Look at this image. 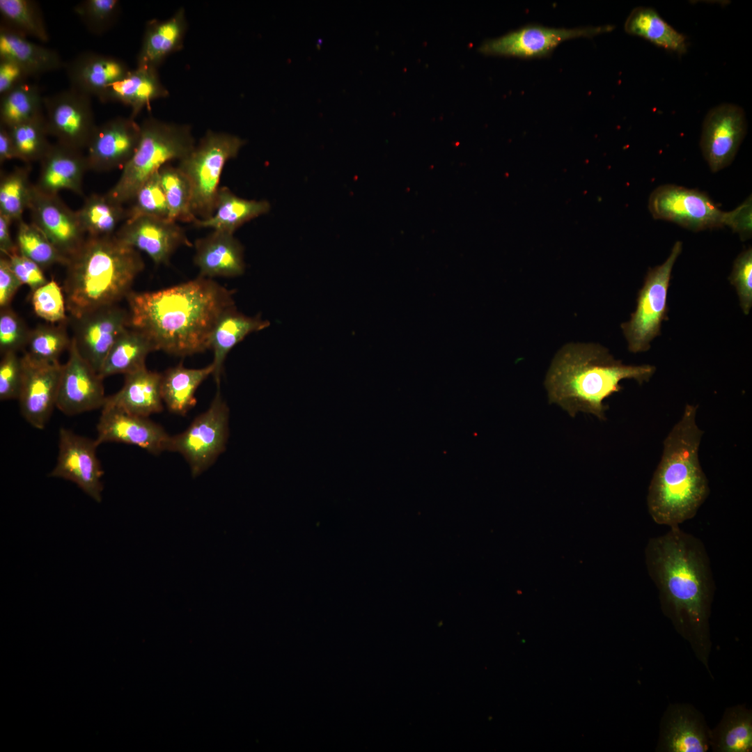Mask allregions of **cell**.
<instances>
[{
	"mask_svg": "<svg viewBox=\"0 0 752 752\" xmlns=\"http://www.w3.org/2000/svg\"><path fill=\"white\" fill-rule=\"evenodd\" d=\"M130 327L143 333L155 350L185 357L209 349L212 330L235 306L233 292L212 279L197 278L126 297Z\"/></svg>",
	"mask_w": 752,
	"mask_h": 752,
	"instance_id": "cell-1",
	"label": "cell"
},
{
	"mask_svg": "<svg viewBox=\"0 0 752 752\" xmlns=\"http://www.w3.org/2000/svg\"><path fill=\"white\" fill-rule=\"evenodd\" d=\"M645 556L664 613L698 646L700 657L705 660L714 583L704 545L679 526H673L650 539Z\"/></svg>",
	"mask_w": 752,
	"mask_h": 752,
	"instance_id": "cell-2",
	"label": "cell"
},
{
	"mask_svg": "<svg viewBox=\"0 0 752 752\" xmlns=\"http://www.w3.org/2000/svg\"><path fill=\"white\" fill-rule=\"evenodd\" d=\"M655 372L648 364L625 365L605 347L593 343H570L555 355L545 384L550 403H556L574 417L577 412L605 420L604 400L622 390V379L648 382Z\"/></svg>",
	"mask_w": 752,
	"mask_h": 752,
	"instance_id": "cell-3",
	"label": "cell"
},
{
	"mask_svg": "<svg viewBox=\"0 0 752 752\" xmlns=\"http://www.w3.org/2000/svg\"><path fill=\"white\" fill-rule=\"evenodd\" d=\"M697 409L686 405L664 441L661 457L649 485L648 512L660 525L677 526L693 518L710 492L698 456L703 431L696 423Z\"/></svg>",
	"mask_w": 752,
	"mask_h": 752,
	"instance_id": "cell-4",
	"label": "cell"
},
{
	"mask_svg": "<svg viewBox=\"0 0 752 752\" xmlns=\"http://www.w3.org/2000/svg\"><path fill=\"white\" fill-rule=\"evenodd\" d=\"M65 266L63 291L67 311L75 319L126 298L145 265L139 251L114 234L87 235Z\"/></svg>",
	"mask_w": 752,
	"mask_h": 752,
	"instance_id": "cell-5",
	"label": "cell"
},
{
	"mask_svg": "<svg viewBox=\"0 0 752 752\" xmlns=\"http://www.w3.org/2000/svg\"><path fill=\"white\" fill-rule=\"evenodd\" d=\"M140 126L138 147L123 168L117 182L107 193L122 205L132 201L140 187L163 166L172 160L182 159L196 146L189 125L149 118Z\"/></svg>",
	"mask_w": 752,
	"mask_h": 752,
	"instance_id": "cell-6",
	"label": "cell"
},
{
	"mask_svg": "<svg viewBox=\"0 0 752 752\" xmlns=\"http://www.w3.org/2000/svg\"><path fill=\"white\" fill-rule=\"evenodd\" d=\"M751 197L732 211L719 209L698 189L666 184L650 195L648 209L655 219L675 223L693 231L728 226L745 240L751 236Z\"/></svg>",
	"mask_w": 752,
	"mask_h": 752,
	"instance_id": "cell-7",
	"label": "cell"
},
{
	"mask_svg": "<svg viewBox=\"0 0 752 752\" xmlns=\"http://www.w3.org/2000/svg\"><path fill=\"white\" fill-rule=\"evenodd\" d=\"M245 141L239 136L208 131L178 167L188 179L192 194V210L198 219L211 217L215 211L219 181L226 162L235 158Z\"/></svg>",
	"mask_w": 752,
	"mask_h": 752,
	"instance_id": "cell-8",
	"label": "cell"
},
{
	"mask_svg": "<svg viewBox=\"0 0 752 752\" xmlns=\"http://www.w3.org/2000/svg\"><path fill=\"white\" fill-rule=\"evenodd\" d=\"M682 249V242L677 241L664 263L649 269L638 294L635 311L629 321L621 324L631 352L648 350L650 342L661 333L662 321L667 320V295L672 269Z\"/></svg>",
	"mask_w": 752,
	"mask_h": 752,
	"instance_id": "cell-9",
	"label": "cell"
},
{
	"mask_svg": "<svg viewBox=\"0 0 752 752\" xmlns=\"http://www.w3.org/2000/svg\"><path fill=\"white\" fill-rule=\"evenodd\" d=\"M228 420L229 409L218 389L208 409L182 432L171 436L168 451L182 455L194 476L201 474L225 451Z\"/></svg>",
	"mask_w": 752,
	"mask_h": 752,
	"instance_id": "cell-10",
	"label": "cell"
},
{
	"mask_svg": "<svg viewBox=\"0 0 752 752\" xmlns=\"http://www.w3.org/2000/svg\"><path fill=\"white\" fill-rule=\"evenodd\" d=\"M613 29L614 26L609 24L572 29L528 24L500 37L485 40L479 47V51L487 55L523 58L546 57L565 40L579 37L591 38Z\"/></svg>",
	"mask_w": 752,
	"mask_h": 752,
	"instance_id": "cell-11",
	"label": "cell"
},
{
	"mask_svg": "<svg viewBox=\"0 0 752 752\" xmlns=\"http://www.w3.org/2000/svg\"><path fill=\"white\" fill-rule=\"evenodd\" d=\"M49 135L57 143L82 150L97 127L91 96L72 88L44 97Z\"/></svg>",
	"mask_w": 752,
	"mask_h": 752,
	"instance_id": "cell-12",
	"label": "cell"
},
{
	"mask_svg": "<svg viewBox=\"0 0 752 752\" xmlns=\"http://www.w3.org/2000/svg\"><path fill=\"white\" fill-rule=\"evenodd\" d=\"M746 130L745 112L737 104H720L708 111L703 124L700 147L712 172H718L732 163Z\"/></svg>",
	"mask_w": 752,
	"mask_h": 752,
	"instance_id": "cell-13",
	"label": "cell"
},
{
	"mask_svg": "<svg viewBox=\"0 0 752 752\" xmlns=\"http://www.w3.org/2000/svg\"><path fill=\"white\" fill-rule=\"evenodd\" d=\"M97 446L95 439L61 428L57 461L49 476L75 483L90 497L100 502L104 472L96 453Z\"/></svg>",
	"mask_w": 752,
	"mask_h": 752,
	"instance_id": "cell-14",
	"label": "cell"
},
{
	"mask_svg": "<svg viewBox=\"0 0 752 752\" xmlns=\"http://www.w3.org/2000/svg\"><path fill=\"white\" fill-rule=\"evenodd\" d=\"M73 320L72 340L79 354L98 373L114 343L130 327L129 312L114 304Z\"/></svg>",
	"mask_w": 752,
	"mask_h": 752,
	"instance_id": "cell-15",
	"label": "cell"
},
{
	"mask_svg": "<svg viewBox=\"0 0 752 752\" xmlns=\"http://www.w3.org/2000/svg\"><path fill=\"white\" fill-rule=\"evenodd\" d=\"M28 210L31 223L66 259L84 241L86 233L77 211L67 206L58 194L44 193L33 185Z\"/></svg>",
	"mask_w": 752,
	"mask_h": 752,
	"instance_id": "cell-16",
	"label": "cell"
},
{
	"mask_svg": "<svg viewBox=\"0 0 752 752\" xmlns=\"http://www.w3.org/2000/svg\"><path fill=\"white\" fill-rule=\"evenodd\" d=\"M140 137L141 126L131 117H116L97 125L86 148L88 171L123 169L134 155Z\"/></svg>",
	"mask_w": 752,
	"mask_h": 752,
	"instance_id": "cell-17",
	"label": "cell"
},
{
	"mask_svg": "<svg viewBox=\"0 0 752 752\" xmlns=\"http://www.w3.org/2000/svg\"><path fill=\"white\" fill-rule=\"evenodd\" d=\"M67 362L62 365L56 407L67 415L102 408L107 396L103 379L82 358L71 338Z\"/></svg>",
	"mask_w": 752,
	"mask_h": 752,
	"instance_id": "cell-18",
	"label": "cell"
},
{
	"mask_svg": "<svg viewBox=\"0 0 752 752\" xmlns=\"http://www.w3.org/2000/svg\"><path fill=\"white\" fill-rule=\"evenodd\" d=\"M21 357L23 374L17 399L20 413L31 426L42 430L56 407L62 365L36 363L25 354Z\"/></svg>",
	"mask_w": 752,
	"mask_h": 752,
	"instance_id": "cell-19",
	"label": "cell"
},
{
	"mask_svg": "<svg viewBox=\"0 0 752 752\" xmlns=\"http://www.w3.org/2000/svg\"><path fill=\"white\" fill-rule=\"evenodd\" d=\"M124 244L145 252L157 265H168L182 246H191L185 230L176 222L151 217L125 220L115 233Z\"/></svg>",
	"mask_w": 752,
	"mask_h": 752,
	"instance_id": "cell-20",
	"label": "cell"
},
{
	"mask_svg": "<svg viewBox=\"0 0 752 752\" xmlns=\"http://www.w3.org/2000/svg\"><path fill=\"white\" fill-rule=\"evenodd\" d=\"M170 438L163 427L148 417L102 408L95 439L98 446L106 442L123 443L159 455L168 451Z\"/></svg>",
	"mask_w": 752,
	"mask_h": 752,
	"instance_id": "cell-21",
	"label": "cell"
},
{
	"mask_svg": "<svg viewBox=\"0 0 752 752\" xmlns=\"http://www.w3.org/2000/svg\"><path fill=\"white\" fill-rule=\"evenodd\" d=\"M194 263L199 276L237 277L244 274V248L233 234L214 230L194 242Z\"/></svg>",
	"mask_w": 752,
	"mask_h": 752,
	"instance_id": "cell-22",
	"label": "cell"
},
{
	"mask_svg": "<svg viewBox=\"0 0 752 752\" xmlns=\"http://www.w3.org/2000/svg\"><path fill=\"white\" fill-rule=\"evenodd\" d=\"M40 162V171L35 185L40 191L58 194L61 190H69L83 195L82 181L88 167L82 150L56 142Z\"/></svg>",
	"mask_w": 752,
	"mask_h": 752,
	"instance_id": "cell-23",
	"label": "cell"
},
{
	"mask_svg": "<svg viewBox=\"0 0 752 752\" xmlns=\"http://www.w3.org/2000/svg\"><path fill=\"white\" fill-rule=\"evenodd\" d=\"M65 68L70 88L97 97L130 70L121 60L95 52L79 54Z\"/></svg>",
	"mask_w": 752,
	"mask_h": 752,
	"instance_id": "cell-24",
	"label": "cell"
},
{
	"mask_svg": "<svg viewBox=\"0 0 752 752\" xmlns=\"http://www.w3.org/2000/svg\"><path fill=\"white\" fill-rule=\"evenodd\" d=\"M161 378L162 373L149 370L146 366L125 375L123 386L116 393L107 396L102 408L144 417L161 412L164 407Z\"/></svg>",
	"mask_w": 752,
	"mask_h": 752,
	"instance_id": "cell-25",
	"label": "cell"
},
{
	"mask_svg": "<svg viewBox=\"0 0 752 752\" xmlns=\"http://www.w3.org/2000/svg\"><path fill=\"white\" fill-rule=\"evenodd\" d=\"M168 95L157 68L137 66L123 79L107 88L97 98L102 102H117L130 107V117L134 119L151 102Z\"/></svg>",
	"mask_w": 752,
	"mask_h": 752,
	"instance_id": "cell-26",
	"label": "cell"
},
{
	"mask_svg": "<svg viewBox=\"0 0 752 752\" xmlns=\"http://www.w3.org/2000/svg\"><path fill=\"white\" fill-rule=\"evenodd\" d=\"M269 322L259 316L249 317L238 312L235 306L229 308L216 323L209 342L214 359L213 377L219 387L224 361L228 352L249 334L264 329Z\"/></svg>",
	"mask_w": 752,
	"mask_h": 752,
	"instance_id": "cell-27",
	"label": "cell"
},
{
	"mask_svg": "<svg viewBox=\"0 0 752 752\" xmlns=\"http://www.w3.org/2000/svg\"><path fill=\"white\" fill-rule=\"evenodd\" d=\"M709 737L700 716L686 706L672 707L665 718L661 746L669 752H704Z\"/></svg>",
	"mask_w": 752,
	"mask_h": 752,
	"instance_id": "cell-28",
	"label": "cell"
},
{
	"mask_svg": "<svg viewBox=\"0 0 752 752\" xmlns=\"http://www.w3.org/2000/svg\"><path fill=\"white\" fill-rule=\"evenodd\" d=\"M0 58L16 62L30 77L65 67L56 51L31 42L3 24L0 26Z\"/></svg>",
	"mask_w": 752,
	"mask_h": 752,
	"instance_id": "cell-29",
	"label": "cell"
},
{
	"mask_svg": "<svg viewBox=\"0 0 752 752\" xmlns=\"http://www.w3.org/2000/svg\"><path fill=\"white\" fill-rule=\"evenodd\" d=\"M186 29L183 9L166 20L150 21L137 56V66L157 68L169 54L182 48Z\"/></svg>",
	"mask_w": 752,
	"mask_h": 752,
	"instance_id": "cell-30",
	"label": "cell"
},
{
	"mask_svg": "<svg viewBox=\"0 0 752 752\" xmlns=\"http://www.w3.org/2000/svg\"><path fill=\"white\" fill-rule=\"evenodd\" d=\"M270 207L267 201L244 199L236 196L227 187H220L214 214L207 219H198L194 225L234 234L244 224L267 213Z\"/></svg>",
	"mask_w": 752,
	"mask_h": 752,
	"instance_id": "cell-31",
	"label": "cell"
},
{
	"mask_svg": "<svg viewBox=\"0 0 752 752\" xmlns=\"http://www.w3.org/2000/svg\"><path fill=\"white\" fill-rule=\"evenodd\" d=\"M213 370L212 363L202 368H187L180 363L162 373L161 394L169 412L185 416L196 405L197 389Z\"/></svg>",
	"mask_w": 752,
	"mask_h": 752,
	"instance_id": "cell-32",
	"label": "cell"
},
{
	"mask_svg": "<svg viewBox=\"0 0 752 752\" xmlns=\"http://www.w3.org/2000/svg\"><path fill=\"white\" fill-rule=\"evenodd\" d=\"M625 31L678 55L685 54L687 38L667 23L652 8L639 6L627 17Z\"/></svg>",
	"mask_w": 752,
	"mask_h": 752,
	"instance_id": "cell-33",
	"label": "cell"
},
{
	"mask_svg": "<svg viewBox=\"0 0 752 752\" xmlns=\"http://www.w3.org/2000/svg\"><path fill=\"white\" fill-rule=\"evenodd\" d=\"M155 351L149 339L141 331L127 328L118 338L98 374L102 379L137 370L146 366L148 354Z\"/></svg>",
	"mask_w": 752,
	"mask_h": 752,
	"instance_id": "cell-34",
	"label": "cell"
},
{
	"mask_svg": "<svg viewBox=\"0 0 752 752\" xmlns=\"http://www.w3.org/2000/svg\"><path fill=\"white\" fill-rule=\"evenodd\" d=\"M77 212L88 236L114 235L118 225L127 218L123 205L113 201L107 194L90 195Z\"/></svg>",
	"mask_w": 752,
	"mask_h": 752,
	"instance_id": "cell-35",
	"label": "cell"
},
{
	"mask_svg": "<svg viewBox=\"0 0 752 752\" xmlns=\"http://www.w3.org/2000/svg\"><path fill=\"white\" fill-rule=\"evenodd\" d=\"M714 751L746 752L752 749V716L743 707L726 711L721 722L711 733Z\"/></svg>",
	"mask_w": 752,
	"mask_h": 752,
	"instance_id": "cell-36",
	"label": "cell"
},
{
	"mask_svg": "<svg viewBox=\"0 0 752 752\" xmlns=\"http://www.w3.org/2000/svg\"><path fill=\"white\" fill-rule=\"evenodd\" d=\"M38 86L26 82L1 96L0 125L7 128L44 115Z\"/></svg>",
	"mask_w": 752,
	"mask_h": 752,
	"instance_id": "cell-37",
	"label": "cell"
},
{
	"mask_svg": "<svg viewBox=\"0 0 752 752\" xmlns=\"http://www.w3.org/2000/svg\"><path fill=\"white\" fill-rule=\"evenodd\" d=\"M1 24L26 37L31 36L41 42L49 40V35L41 10L36 1L31 0H1Z\"/></svg>",
	"mask_w": 752,
	"mask_h": 752,
	"instance_id": "cell-38",
	"label": "cell"
},
{
	"mask_svg": "<svg viewBox=\"0 0 752 752\" xmlns=\"http://www.w3.org/2000/svg\"><path fill=\"white\" fill-rule=\"evenodd\" d=\"M168 209L169 221L194 223L198 219L192 210V194L189 182L177 166L166 164L159 170Z\"/></svg>",
	"mask_w": 752,
	"mask_h": 752,
	"instance_id": "cell-39",
	"label": "cell"
},
{
	"mask_svg": "<svg viewBox=\"0 0 752 752\" xmlns=\"http://www.w3.org/2000/svg\"><path fill=\"white\" fill-rule=\"evenodd\" d=\"M63 324H39L31 329L24 354L36 363H59L60 355L71 343Z\"/></svg>",
	"mask_w": 752,
	"mask_h": 752,
	"instance_id": "cell-40",
	"label": "cell"
},
{
	"mask_svg": "<svg viewBox=\"0 0 752 752\" xmlns=\"http://www.w3.org/2000/svg\"><path fill=\"white\" fill-rule=\"evenodd\" d=\"M29 171L28 167H16L1 177L0 213L13 221L22 219L29 207L33 185L29 181Z\"/></svg>",
	"mask_w": 752,
	"mask_h": 752,
	"instance_id": "cell-41",
	"label": "cell"
},
{
	"mask_svg": "<svg viewBox=\"0 0 752 752\" xmlns=\"http://www.w3.org/2000/svg\"><path fill=\"white\" fill-rule=\"evenodd\" d=\"M18 159L29 163L40 161L51 146L45 114L8 128Z\"/></svg>",
	"mask_w": 752,
	"mask_h": 752,
	"instance_id": "cell-42",
	"label": "cell"
},
{
	"mask_svg": "<svg viewBox=\"0 0 752 752\" xmlns=\"http://www.w3.org/2000/svg\"><path fill=\"white\" fill-rule=\"evenodd\" d=\"M16 244L19 252L38 264L42 269L55 264L65 265L63 257L45 235L33 224L22 219L18 221Z\"/></svg>",
	"mask_w": 752,
	"mask_h": 752,
	"instance_id": "cell-43",
	"label": "cell"
},
{
	"mask_svg": "<svg viewBox=\"0 0 752 752\" xmlns=\"http://www.w3.org/2000/svg\"><path fill=\"white\" fill-rule=\"evenodd\" d=\"M132 201V205L127 210L126 220L146 216L169 221V209L159 171L146 181Z\"/></svg>",
	"mask_w": 752,
	"mask_h": 752,
	"instance_id": "cell-44",
	"label": "cell"
},
{
	"mask_svg": "<svg viewBox=\"0 0 752 752\" xmlns=\"http://www.w3.org/2000/svg\"><path fill=\"white\" fill-rule=\"evenodd\" d=\"M31 304L35 313L50 324L65 323L66 303L63 288L54 279L32 292Z\"/></svg>",
	"mask_w": 752,
	"mask_h": 752,
	"instance_id": "cell-45",
	"label": "cell"
},
{
	"mask_svg": "<svg viewBox=\"0 0 752 752\" xmlns=\"http://www.w3.org/2000/svg\"><path fill=\"white\" fill-rule=\"evenodd\" d=\"M119 4L117 0H86L77 4L75 11L91 33L101 35L113 25Z\"/></svg>",
	"mask_w": 752,
	"mask_h": 752,
	"instance_id": "cell-46",
	"label": "cell"
},
{
	"mask_svg": "<svg viewBox=\"0 0 752 752\" xmlns=\"http://www.w3.org/2000/svg\"><path fill=\"white\" fill-rule=\"evenodd\" d=\"M30 330L24 320L10 306L1 309V354L24 350Z\"/></svg>",
	"mask_w": 752,
	"mask_h": 752,
	"instance_id": "cell-47",
	"label": "cell"
},
{
	"mask_svg": "<svg viewBox=\"0 0 752 752\" xmlns=\"http://www.w3.org/2000/svg\"><path fill=\"white\" fill-rule=\"evenodd\" d=\"M752 250L742 251L735 259L731 274L730 283L737 290L743 312L747 315L752 306Z\"/></svg>",
	"mask_w": 752,
	"mask_h": 752,
	"instance_id": "cell-48",
	"label": "cell"
},
{
	"mask_svg": "<svg viewBox=\"0 0 752 752\" xmlns=\"http://www.w3.org/2000/svg\"><path fill=\"white\" fill-rule=\"evenodd\" d=\"M22 374V357H19L14 352L3 354L0 362V400L1 401L18 399Z\"/></svg>",
	"mask_w": 752,
	"mask_h": 752,
	"instance_id": "cell-49",
	"label": "cell"
},
{
	"mask_svg": "<svg viewBox=\"0 0 752 752\" xmlns=\"http://www.w3.org/2000/svg\"><path fill=\"white\" fill-rule=\"evenodd\" d=\"M10 265L21 283L28 285L31 292L48 281L42 269L35 262L17 252L8 258Z\"/></svg>",
	"mask_w": 752,
	"mask_h": 752,
	"instance_id": "cell-50",
	"label": "cell"
},
{
	"mask_svg": "<svg viewBox=\"0 0 752 752\" xmlns=\"http://www.w3.org/2000/svg\"><path fill=\"white\" fill-rule=\"evenodd\" d=\"M23 284L13 271L9 260L1 255L0 258V308L9 307L15 295Z\"/></svg>",
	"mask_w": 752,
	"mask_h": 752,
	"instance_id": "cell-51",
	"label": "cell"
},
{
	"mask_svg": "<svg viewBox=\"0 0 752 752\" xmlns=\"http://www.w3.org/2000/svg\"><path fill=\"white\" fill-rule=\"evenodd\" d=\"M29 77V74L16 62L0 58L1 96L25 83Z\"/></svg>",
	"mask_w": 752,
	"mask_h": 752,
	"instance_id": "cell-52",
	"label": "cell"
},
{
	"mask_svg": "<svg viewBox=\"0 0 752 752\" xmlns=\"http://www.w3.org/2000/svg\"><path fill=\"white\" fill-rule=\"evenodd\" d=\"M13 221L0 213V251L7 258L19 252L17 244L12 239L10 226Z\"/></svg>",
	"mask_w": 752,
	"mask_h": 752,
	"instance_id": "cell-53",
	"label": "cell"
},
{
	"mask_svg": "<svg viewBox=\"0 0 752 752\" xmlns=\"http://www.w3.org/2000/svg\"><path fill=\"white\" fill-rule=\"evenodd\" d=\"M13 159L18 156L9 130L0 125V163Z\"/></svg>",
	"mask_w": 752,
	"mask_h": 752,
	"instance_id": "cell-54",
	"label": "cell"
}]
</instances>
